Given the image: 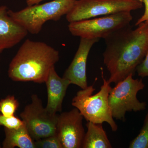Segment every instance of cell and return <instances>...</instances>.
Wrapping results in <instances>:
<instances>
[{"instance_id": "cell-20", "label": "cell", "mask_w": 148, "mask_h": 148, "mask_svg": "<svg viewBox=\"0 0 148 148\" xmlns=\"http://www.w3.org/2000/svg\"><path fill=\"white\" fill-rule=\"evenodd\" d=\"M143 3L145 4V12L143 16L137 21L135 24V26H138L139 24L143 22L148 24V0H143Z\"/></svg>"}, {"instance_id": "cell-24", "label": "cell", "mask_w": 148, "mask_h": 148, "mask_svg": "<svg viewBox=\"0 0 148 148\" xmlns=\"http://www.w3.org/2000/svg\"><path fill=\"white\" fill-rule=\"evenodd\" d=\"M0 148H1V145H0Z\"/></svg>"}, {"instance_id": "cell-2", "label": "cell", "mask_w": 148, "mask_h": 148, "mask_svg": "<svg viewBox=\"0 0 148 148\" xmlns=\"http://www.w3.org/2000/svg\"><path fill=\"white\" fill-rule=\"evenodd\" d=\"M59 58V51L47 44L26 40L10 64L9 77L14 81L45 83Z\"/></svg>"}, {"instance_id": "cell-9", "label": "cell", "mask_w": 148, "mask_h": 148, "mask_svg": "<svg viewBox=\"0 0 148 148\" xmlns=\"http://www.w3.org/2000/svg\"><path fill=\"white\" fill-rule=\"evenodd\" d=\"M83 118L75 108L58 115L56 132L63 148H82L85 135Z\"/></svg>"}, {"instance_id": "cell-6", "label": "cell", "mask_w": 148, "mask_h": 148, "mask_svg": "<svg viewBox=\"0 0 148 148\" xmlns=\"http://www.w3.org/2000/svg\"><path fill=\"white\" fill-rule=\"evenodd\" d=\"M132 19L130 12H123L69 23L73 36L87 39L106 38L114 32L130 25Z\"/></svg>"}, {"instance_id": "cell-17", "label": "cell", "mask_w": 148, "mask_h": 148, "mask_svg": "<svg viewBox=\"0 0 148 148\" xmlns=\"http://www.w3.org/2000/svg\"><path fill=\"white\" fill-rule=\"evenodd\" d=\"M35 145L36 148H63L57 132L35 141Z\"/></svg>"}, {"instance_id": "cell-23", "label": "cell", "mask_w": 148, "mask_h": 148, "mask_svg": "<svg viewBox=\"0 0 148 148\" xmlns=\"http://www.w3.org/2000/svg\"><path fill=\"white\" fill-rule=\"evenodd\" d=\"M138 1H140L142 2H143V0H138Z\"/></svg>"}, {"instance_id": "cell-1", "label": "cell", "mask_w": 148, "mask_h": 148, "mask_svg": "<svg viewBox=\"0 0 148 148\" xmlns=\"http://www.w3.org/2000/svg\"><path fill=\"white\" fill-rule=\"evenodd\" d=\"M132 29L130 25L104 39L103 61L110 74V84H116L130 74L145 56L148 49V24L143 22Z\"/></svg>"}, {"instance_id": "cell-16", "label": "cell", "mask_w": 148, "mask_h": 148, "mask_svg": "<svg viewBox=\"0 0 148 148\" xmlns=\"http://www.w3.org/2000/svg\"><path fill=\"white\" fill-rule=\"evenodd\" d=\"M130 148H148V112L139 135L130 142Z\"/></svg>"}, {"instance_id": "cell-15", "label": "cell", "mask_w": 148, "mask_h": 148, "mask_svg": "<svg viewBox=\"0 0 148 148\" xmlns=\"http://www.w3.org/2000/svg\"><path fill=\"white\" fill-rule=\"evenodd\" d=\"M19 106L18 101L14 96L8 95L0 101V113L5 116H12Z\"/></svg>"}, {"instance_id": "cell-5", "label": "cell", "mask_w": 148, "mask_h": 148, "mask_svg": "<svg viewBox=\"0 0 148 148\" xmlns=\"http://www.w3.org/2000/svg\"><path fill=\"white\" fill-rule=\"evenodd\" d=\"M130 74L112 88L108 96L109 106L114 119L124 121L127 112L145 110L147 104L140 102L137 95L145 85L142 79H134Z\"/></svg>"}, {"instance_id": "cell-10", "label": "cell", "mask_w": 148, "mask_h": 148, "mask_svg": "<svg viewBox=\"0 0 148 148\" xmlns=\"http://www.w3.org/2000/svg\"><path fill=\"white\" fill-rule=\"evenodd\" d=\"M99 40L81 38L76 53L63 75V77L69 80L71 84L76 85L82 89L88 86L86 76L88 57L92 46Z\"/></svg>"}, {"instance_id": "cell-18", "label": "cell", "mask_w": 148, "mask_h": 148, "mask_svg": "<svg viewBox=\"0 0 148 148\" xmlns=\"http://www.w3.org/2000/svg\"><path fill=\"white\" fill-rule=\"evenodd\" d=\"M22 120L14 115L6 116L0 113V127L2 126L9 129H16L24 125Z\"/></svg>"}, {"instance_id": "cell-19", "label": "cell", "mask_w": 148, "mask_h": 148, "mask_svg": "<svg viewBox=\"0 0 148 148\" xmlns=\"http://www.w3.org/2000/svg\"><path fill=\"white\" fill-rule=\"evenodd\" d=\"M136 71L139 76L143 78L148 77V49L145 58L137 67Z\"/></svg>"}, {"instance_id": "cell-11", "label": "cell", "mask_w": 148, "mask_h": 148, "mask_svg": "<svg viewBox=\"0 0 148 148\" xmlns=\"http://www.w3.org/2000/svg\"><path fill=\"white\" fill-rule=\"evenodd\" d=\"M5 5L0 6V48L14 47L25 38L28 32L11 17Z\"/></svg>"}, {"instance_id": "cell-21", "label": "cell", "mask_w": 148, "mask_h": 148, "mask_svg": "<svg viewBox=\"0 0 148 148\" xmlns=\"http://www.w3.org/2000/svg\"><path fill=\"white\" fill-rule=\"evenodd\" d=\"M45 0H25L27 5L31 6L38 4Z\"/></svg>"}, {"instance_id": "cell-12", "label": "cell", "mask_w": 148, "mask_h": 148, "mask_svg": "<svg viewBox=\"0 0 148 148\" xmlns=\"http://www.w3.org/2000/svg\"><path fill=\"white\" fill-rule=\"evenodd\" d=\"M45 83L47 92L46 109L52 114L61 112L63 101L71 82L63 77L59 76L54 67L50 70Z\"/></svg>"}, {"instance_id": "cell-8", "label": "cell", "mask_w": 148, "mask_h": 148, "mask_svg": "<svg viewBox=\"0 0 148 148\" xmlns=\"http://www.w3.org/2000/svg\"><path fill=\"white\" fill-rule=\"evenodd\" d=\"M20 114L29 134L34 141L55 134L57 131L58 114L49 112L36 94Z\"/></svg>"}, {"instance_id": "cell-14", "label": "cell", "mask_w": 148, "mask_h": 148, "mask_svg": "<svg viewBox=\"0 0 148 148\" xmlns=\"http://www.w3.org/2000/svg\"><path fill=\"white\" fill-rule=\"evenodd\" d=\"M87 131L85 135L82 148H111L112 147L102 124L88 121Z\"/></svg>"}, {"instance_id": "cell-13", "label": "cell", "mask_w": 148, "mask_h": 148, "mask_svg": "<svg viewBox=\"0 0 148 148\" xmlns=\"http://www.w3.org/2000/svg\"><path fill=\"white\" fill-rule=\"evenodd\" d=\"M5 138L3 143L4 148H36L35 141L29 134L25 125L16 129L4 127Z\"/></svg>"}, {"instance_id": "cell-4", "label": "cell", "mask_w": 148, "mask_h": 148, "mask_svg": "<svg viewBox=\"0 0 148 148\" xmlns=\"http://www.w3.org/2000/svg\"><path fill=\"white\" fill-rule=\"evenodd\" d=\"M76 0H53L28 6L18 11L9 10L11 17L32 34H38L49 21H58L72 9Z\"/></svg>"}, {"instance_id": "cell-7", "label": "cell", "mask_w": 148, "mask_h": 148, "mask_svg": "<svg viewBox=\"0 0 148 148\" xmlns=\"http://www.w3.org/2000/svg\"><path fill=\"white\" fill-rule=\"evenodd\" d=\"M143 6V3L138 0H76L66 18L71 23L123 12H131Z\"/></svg>"}, {"instance_id": "cell-3", "label": "cell", "mask_w": 148, "mask_h": 148, "mask_svg": "<svg viewBox=\"0 0 148 148\" xmlns=\"http://www.w3.org/2000/svg\"><path fill=\"white\" fill-rule=\"evenodd\" d=\"M101 90L93 95L95 90L93 86H88L77 92L72 100V105L79 111L86 121L97 124L107 122L114 132L118 130V126L112 116L108 103L109 93L112 87L108 81L103 77Z\"/></svg>"}, {"instance_id": "cell-22", "label": "cell", "mask_w": 148, "mask_h": 148, "mask_svg": "<svg viewBox=\"0 0 148 148\" xmlns=\"http://www.w3.org/2000/svg\"><path fill=\"white\" fill-rule=\"evenodd\" d=\"M3 49H1L0 48V55H1V53H2V52L3 51Z\"/></svg>"}]
</instances>
